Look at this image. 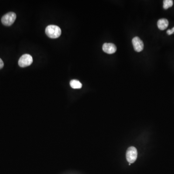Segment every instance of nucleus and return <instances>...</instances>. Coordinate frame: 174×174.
Segmentation results:
<instances>
[{"label":"nucleus","instance_id":"nucleus-1","mask_svg":"<svg viewBox=\"0 0 174 174\" xmlns=\"http://www.w3.org/2000/svg\"><path fill=\"white\" fill-rule=\"evenodd\" d=\"M46 33L51 38H57L61 35V31L60 27L56 25H48L46 28Z\"/></svg>","mask_w":174,"mask_h":174},{"label":"nucleus","instance_id":"nucleus-2","mask_svg":"<svg viewBox=\"0 0 174 174\" xmlns=\"http://www.w3.org/2000/svg\"><path fill=\"white\" fill-rule=\"evenodd\" d=\"M17 16L14 12H9L2 17L1 21L5 26H9L12 25L16 19Z\"/></svg>","mask_w":174,"mask_h":174},{"label":"nucleus","instance_id":"nucleus-3","mask_svg":"<svg viewBox=\"0 0 174 174\" xmlns=\"http://www.w3.org/2000/svg\"><path fill=\"white\" fill-rule=\"evenodd\" d=\"M126 159L130 164L135 162L137 157V151L134 147L129 148L126 151Z\"/></svg>","mask_w":174,"mask_h":174},{"label":"nucleus","instance_id":"nucleus-4","mask_svg":"<svg viewBox=\"0 0 174 174\" xmlns=\"http://www.w3.org/2000/svg\"><path fill=\"white\" fill-rule=\"evenodd\" d=\"M33 62V59L32 56L29 54H24L19 59V66L21 67H25L29 66Z\"/></svg>","mask_w":174,"mask_h":174},{"label":"nucleus","instance_id":"nucleus-5","mask_svg":"<svg viewBox=\"0 0 174 174\" xmlns=\"http://www.w3.org/2000/svg\"><path fill=\"white\" fill-rule=\"evenodd\" d=\"M132 43L135 51L140 52L143 50V42L138 37L134 38L132 40Z\"/></svg>","mask_w":174,"mask_h":174},{"label":"nucleus","instance_id":"nucleus-6","mask_svg":"<svg viewBox=\"0 0 174 174\" xmlns=\"http://www.w3.org/2000/svg\"><path fill=\"white\" fill-rule=\"evenodd\" d=\"M103 50L107 54H113L117 51V47L114 44L105 43L103 46Z\"/></svg>","mask_w":174,"mask_h":174},{"label":"nucleus","instance_id":"nucleus-7","mask_svg":"<svg viewBox=\"0 0 174 174\" xmlns=\"http://www.w3.org/2000/svg\"><path fill=\"white\" fill-rule=\"evenodd\" d=\"M169 24L168 20L166 19H160L157 23L158 28L161 30H165L167 28Z\"/></svg>","mask_w":174,"mask_h":174},{"label":"nucleus","instance_id":"nucleus-8","mask_svg":"<svg viewBox=\"0 0 174 174\" xmlns=\"http://www.w3.org/2000/svg\"><path fill=\"white\" fill-rule=\"evenodd\" d=\"M70 85L72 88L75 89L81 88L82 86L80 81L78 80H75V79L71 80L70 82Z\"/></svg>","mask_w":174,"mask_h":174},{"label":"nucleus","instance_id":"nucleus-9","mask_svg":"<svg viewBox=\"0 0 174 174\" xmlns=\"http://www.w3.org/2000/svg\"><path fill=\"white\" fill-rule=\"evenodd\" d=\"M163 7L165 9H167L169 7H172L173 5V1L172 0H164Z\"/></svg>","mask_w":174,"mask_h":174},{"label":"nucleus","instance_id":"nucleus-10","mask_svg":"<svg viewBox=\"0 0 174 174\" xmlns=\"http://www.w3.org/2000/svg\"><path fill=\"white\" fill-rule=\"evenodd\" d=\"M4 62L2 61V60L0 58V69H1L3 67H4Z\"/></svg>","mask_w":174,"mask_h":174},{"label":"nucleus","instance_id":"nucleus-11","mask_svg":"<svg viewBox=\"0 0 174 174\" xmlns=\"http://www.w3.org/2000/svg\"><path fill=\"white\" fill-rule=\"evenodd\" d=\"M171 30V31H172V32H173V33H174V27H173V28H172V29Z\"/></svg>","mask_w":174,"mask_h":174}]
</instances>
